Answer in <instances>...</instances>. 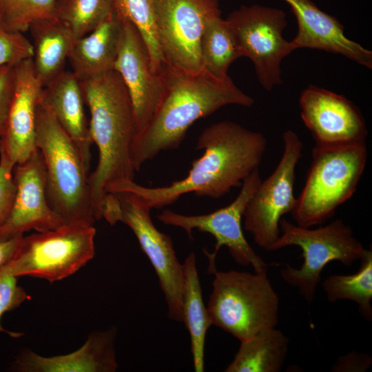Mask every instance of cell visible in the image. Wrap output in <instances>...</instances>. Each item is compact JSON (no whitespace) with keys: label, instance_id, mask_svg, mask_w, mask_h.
<instances>
[{"label":"cell","instance_id":"1","mask_svg":"<svg viewBox=\"0 0 372 372\" xmlns=\"http://www.w3.org/2000/svg\"><path fill=\"white\" fill-rule=\"evenodd\" d=\"M267 141L258 132L223 121L205 128L196 149L203 155L193 161L187 176L171 185L147 187L134 180L113 184L107 194L129 192L137 195L151 209H161L175 203L182 195L194 192L198 197L220 198L259 169Z\"/></svg>","mask_w":372,"mask_h":372},{"label":"cell","instance_id":"2","mask_svg":"<svg viewBox=\"0 0 372 372\" xmlns=\"http://www.w3.org/2000/svg\"><path fill=\"white\" fill-rule=\"evenodd\" d=\"M162 100L147 127L134 140L131 158L136 172L161 152L175 149L197 120L228 105L251 107L254 100L229 77L217 79L205 70L187 71L166 63Z\"/></svg>","mask_w":372,"mask_h":372},{"label":"cell","instance_id":"3","mask_svg":"<svg viewBox=\"0 0 372 372\" xmlns=\"http://www.w3.org/2000/svg\"><path fill=\"white\" fill-rule=\"evenodd\" d=\"M90 119L93 143L99 161L88 183L96 220L102 218L101 207L107 188L116 183L134 180L136 170L131 147L136 136L132 101L127 88L115 70L78 77Z\"/></svg>","mask_w":372,"mask_h":372},{"label":"cell","instance_id":"4","mask_svg":"<svg viewBox=\"0 0 372 372\" xmlns=\"http://www.w3.org/2000/svg\"><path fill=\"white\" fill-rule=\"evenodd\" d=\"M36 145L44 162L48 203L65 225H93L96 220L89 171L73 141L42 96L35 121Z\"/></svg>","mask_w":372,"mask_h":372},{"label":"cell","instance_id":"5","mask_svg":"<svg viewBox=\"0 0 372 372\" xmlns=\"http://www.w3.org/2000/svg\"><path fill=\"white\" fill-rule=\"evenodd\" d=\"M367 156L366 143L315 145L304 187L291 213L296 225L310 228L331 218L355 192Z\"/></svg>","mask_w":372,"mask_h":372},{"label":"cell","instance_id":"6","mask_svg":"<svg viewBox=\"0 0 372 372\" xmlns=\"http://www.w3.org/2000/svg\"><path fill=\"white\" fill-rule=\"evenodd\" d=\"M214 274L207 310L211 325L240 342L276 327L279 299L267 274L230 270Z\"/></svg>","mask_w":372,"mask_h":372},{"label":"cell","instance_id":"7","mask_svg":"<svg viewBox=\"0 0 372 372\" xmlns=\"http://www.w3.org/2000/svg\"><path fill=\"white\" fill-rule=\"evenodd\" d=\"M279 226L282 234L271 251L291 245L302 249L304 262L301 267L287 265L280 270V275L309 302L313 300L321 273L329 262L338 260L351 266L361 259L365 250L351 227L341 219L311 229L281 218Z\"/></svg>","mask_w":372,"mask_h":372},{"label":"cell","instance_id":"8","mask_svg":"<svg viewBox=\"0 0 372 372\" xmlns=\"http://www.w3.org/2000/svg\"><path fill=\"white\" fill-rule=\"evenodd\" d=\"M93 225H63L44 232L23 236L10 261L16 277L30 276L52 283L76 273L95 254Z\"/></svg>","mask_w":372,"mask_h":372},{"label":"cell","instance_id":"9","mask_svg":"<svg viewBox=\"0 0 372 372\" xmlns=\"http://www.w3.org/2000/svg\"><path fill=\"white\" fill-rule=\"evenodd\" d=\"M242 56L254 63L261 85L267 91L282 83L281 63L294 51L283 37L287 16L279 8L242 6L225 19Z\"/></svg>","mask_w":372,"mask_h":372},{"label":"cell","instance_id":"10","mask_svg":"<svg viewBox=\"0 0 372 372\" xmlns=\"http://www.w3.org/2000/svg\"><path fill=\"white\" fill-rule=\"evenodd\" d=\"M284 150L274 171L258 187L248 201L242 218L244 229L256 245L271 251L280 237V220L296 207V167L302 156L303 143L298 134L286 130L282 134Z\"/></svg>","mask_w":372,"mask_h":372},{"label":"cell","instance_id":"11","mask_svg":"<svg viewBox=\"0 0 372 372\" xmlns=\"http://www.w3.org/2000/svg\"><path fill=\"white\" fill-rule=\"evenodd\" d=\"M261 180L259 169H256L243 180L234 200L214 212L187 216L165 209L157 218L165 225L183 229L189 239L192 238L194 229L209 233L215 238L214 251L210 254L204 250L209 260L208 270L216 267L217 253L225 246L236 263L245 267L251 266L256 273L267 274L268 265L248 243L242 228L245 207Z\"/></svg>","mask_w":372,"mask_h":372},{"label":"cell","instance_id":"12","mask_svg":"<svg viewBox=\"0 0 372 372\" xmlns=\"http://www.w3.org/2000/svg\"><path fill=\"white\" fill-rule=\"evenodd\" d=\"M154 10L166 63L184 70H202L200 38L206 23L221 17L219 1L154 0Z\"/></svg>","mask_w":372,"mask_h":372},{"label":"cell","instance_id":"13","mask_svg":"<svg viewBox=\"0 0 372 372\" xmlns=\"http://www.w3.org/2000/svg\"><path fill=\"white\" fill-rule=\"evenodd\" d=\"M113 194L118 203L119 222L132 230L157 274L169 318L183 322V264L178 260L170 236L156 229L150 216L152 209L137 195L129 192Z\"/></svg>","mask_w":372,"mask_h":372},{"label":"cell","instance_id":"14","mask_svg":"<svg viewBox=\"0 0 372 372\" xmlns=\"http://www.w3.org/2000/svg\"><path fill=\"white\" fill-rule=\"evenodd\" d=\"M299 104L301 118L315 145L366 143L364 118L359 107L344 96L309 85L301 92Z\"/></svg>","mask_w":372,"mask_h":372},{"label":"cell","instance_id":"15","mask_svg":"<svg viewBox=\"0 0 372 372\" xmlns=\"http://www.w3.org/2000/svg\"><path fill=\"white\" fill-rule=\"evenodd\" d=\"M15 195L11 209L0 225V240L35 230L44 232L64 225L50 207L46 194L45 168L37 149L28 160L13 167Z\"/></svg>","mask_w":372,"mask_h":372},{"label":"cell","instance_id":"16","mask_svg":"<svg viewBox=\"0 0 372 372\" xmlns=\"http://www.w3.org/2000/svg\"><path fill=\"white\" fill-rule=\"evenodd\" d=\"M121 21L114 70L122 77L132 101L136 137L153 118L163 98L164 83L162 75L152 68L148 49L138 29L129 21Z\"/></svg>","mask_w":372,"mask_h":372},{"label":"cell","instance_id":"17","mask_svg":"<svg viewBox=\"0 0 372 372\" xmlns=\"http://www.w3.org/2000/svg\"><path fill=\"white\" fill-rule=\"evenodd\" d=\"M14 87L0 153L14 165L25 162L37 149L35 121L43 87L37 78L32 59L14 66Z\"/></svg>","mask_w":372,"mask_h":372},{"label":"cell","instance_id":"18","mask_svg":"<svg viewBox=\"0 0 372 372\" xmlns=\"http://www.w3.org/2000/svg\"><path fill=\"white\" fill-rule=\"evenodd\" d=\"M284 1L291 7L298 23L297 34L290 41L294 50L310 48L339 54L372 68V51L349 39L335 17L320 10L312 0Z\"/></svg>","mask_w":372,"mask_h":372},{"label":"cell","instance_id":"19","mask_svg":"<svg viewBox=\"0 0 372 372\" xmlns=\"http://www.w3.org/2000/svg\"><path fill=\"white\" fill-rule=\"evenodd\" d=\"M116 329L95 331L72 353L45 357L25 349L12 369L19 372H114L118 368L115 351Z\"/></svg>","mask_w":372,"mask_h":372},{"label":"cell","instance_id":"20","mask_svg":"<svg viewBox=\"0 0 372 372\" xmlns=\"http://www.w3.org/2000/svg\"><path fill=\"white\" fill-rule=\"evenodd\" d=\"M42 99L76 145L90 171L93 142L78 76L72 71L65 70L43 87Z\"/></svg>","mask_w":372,"mask_h":372},{"label":"cell","instance_id":"21","mask_svg":"<svg viewBox=\"0 0 372 372\" xmlns=\"http://www.w3.org/2000/svg\"><path fill=\"white\" fill-rule=\"evenodd\" d=\"M121 25L114 12L93 31L75 39L68 60L78 77L114 70Z\"/></svg>","mask_w":372,"mask_h":372},{"label":"cell","instance_id":"22","mask_svg":"<svg viewBox=\"0 0 372 372\" xmlns=\"http://www.w3.org/2000/svg\"><path fill=\"white\" fill-rule=\"evenodd\" d=\"M28 30L32 38L34 71L44 87L65 70V62L75 39L55 18L36 21Z\"/></svg>","mask_w":372,"mask_h":372},{"label":"cell","instance_id":"23","mask_svg":"<svg viewBox=\"0 0 372 372\" xmlns=\"http://www.w3.org/2000/svg\"><path fill=\"white\" fill-rule=\"evenodd\" d=\"M181 307L183 322L190 335L194 369L196 372H203L205 337L211 324L203 300L194 252L189 253L183 263Z\"/></svg>","mask_w":372,"mask_h":372},{"label":"cell","instance_id":"24","mask_svg":"<svg viewBox=\"0 0 372 372\" xmlns=\"http://www.w3.org/2000/svg\"><path fill=\"white\" fill-rule=\"evenodd\" d=\"M289 339L276 327L264 329L240 342L226 372H278L286 359Z\"/></svg>","mask_w":372,"mask_h":372},{"label":"cell","instance_id":"25","mask_svg":"<svg viewBox=\"0 0 372 372\" xmlns=\"http://www.w3.org/2000/svg\"><path fill=\"white\" fill-rule=\"evenodd\" d=\"M203 70L211 76L225 80L229 65L242 57L227 21L220 17L206 23L200 42Z\"/></svg>","mask_w":372,"mask_h":372},{"label":"cell","instance_id":"26","mask_svg":"<svg viewBox=\"0 0 372 372\" xmlns=\"http://www.w3.org/2000/svg\"><path fill=\"white\" fill-rule=\"evenodd\" d=\"M359 270L351 275H332L322 282L329 302L349 300L358 306L361 315L372 320V251L364 250Z\"/></svg>","mask_w":372,"mask_h":372},{"label":"cell","instance_id":"27","mask_svg":"<svg viewBox=\"0 0 372 372\" xmlns=\"http://www.w3.org/2000/svg\"><path fill=\"white\" fill-rule=\"evenodd\" d=\"M114 12L113 0H56L54 18L75 39L89 34Z\"/></svg>","mask_w":372,"mask_h":372},{"label":"cell","instance_id":"28","mask_svg":"<svg viewBox=\"0 0 372 372\" xmlns=\"http://www.w3.org/2000/svg\"><path fill=\"white\" fill-rule=\"evenodd\" d=\"M117 17L132 23L139 31L148 49L153 71L160 74L167 63L158 41L154 0H113Z\"/></svg>","mask_w":372,"mask_h":372},{"label":"cell","instance_id":"29","mask_svg":"<svg viewBox=\"0 0 372 372\" xmlns=\"http://www.w3.org/2000/svg\"><path fill=\"white\" fill-rule=\"evenodd\" d=\"M56 0H0V27L25 32L34 21L54 18Z\"/></svg>","mask_w":372,"mask_h":372},{"label":"cell","instance_id":"30","mask_svg":"<svg viewBox=\"0 0 372 372\" xmlns=\"http://www.w3.org/2000/svg\"><path fill=\"white\" fill-rule=\"evenodd\" d=\"M17 277L11 271L10 262L0 269V332L12 338H19L23 333L7 331L1 324L3 315L19 307L24 301L31 298L23 288L17 285Z\"/></svg>","mask_w":372,"mask_h":372},{"label":"cell","instance_id":"31","mask_svg":"<svg viewBox=\"0 0 372 372\" xmlns=\"http://www.w3.org/2000/svg\"><path fill=\"white\" fill-rule=\"evenodd\" d=\"M33 56L32 42L23 33L0 27V67L15 65Z\"/></svg>","mask_w":372,"mask_h":372},{"label":"cell","instance_id":"32","mask_svg":"<svg viewBox=\"0 0 372 372\" xmlns=\"http://www.w3.org/2000/svg\"><path fill=\"white\" fill-rule=\"evenodd\" d=\"M14 166L3 154L0 153V225L9 214L15 195Z\"/></svg>","mask_w":372,"mask_h":372},{"label":"cell","instance_id":"33","mask_svg":"<svg viewBox=\"0 0 372 372\" xmlns=\"http://www.w3.org/2000/svg\"><path fill=\"white\" fill-rule=\"evenodd\" d=\"M14 65L0 67V138L7 123L14 87Z\"/></svg>","mask_w":372,"mask_h":372},{"label":"cell","instance_id":"34","mask_svg":"<svg viewBox=\"0 0 372 372\" xmlns=\"http://www.w3.org/2000/svg\"><path fill=\"white\" fill-rule=\"evenodd\" d=\"M371 357L363 353L350 352L338 359L332 367L333 371H365L371 365Z\"/></svg>","mask_w":372,"mask_h":372},{"label":"cell","instance_id":"35","mask_svg":"<svg viewBox=\"0 0 372 372\" xmlns=\"http://www.w3.org/2000/svg\"><path fill=\"white\" fill-rule=\"evenodd\" d=\"M23 236L0 240V269L9 262L16 253Z\"/></svg>","mask_w":372,"mask_h":372}]
</instances>
